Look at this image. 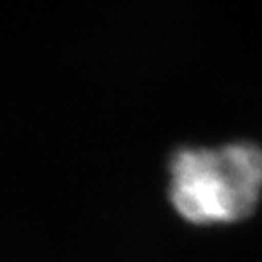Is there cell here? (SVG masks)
Here are the masks:
<instances>
[{
    "label": "cell",
    "mask_w": 262,
    "mask_h": 262,
    "mask_svg": "<svg viewBox=\"0 0 262 262\" xmlns=\"http://www.w3.org/2000/svg\"><path fill=\"white\" fill-rule=\"evenodd\" d=\"M260 193L262 149L253 144L182 149L171 160L169 196L189 222L241 221L257 206Z\"/></svg>",
    "instance_id": "6da1fadb"
}]
</instances>
